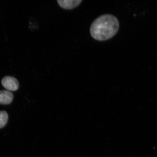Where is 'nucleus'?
<instances>
[{
	"label": "nucleus",
	"mask_w": 157,
	"mask_h": 157,
	"mask_svg": "<svg viewBox=\"0 0 157 157\" xmlns=\"http://www.w3.org/2000/svg\"><path fill=\"white\" fill-rule=\"evenodd\" d=\"M82 0H58L59 5L62 8L65 9H72L79 5L82 2Z\"/></svg>",
	"instance_id": "nucleus-3"
},
{
	"label": "nucleus",
	"mask_w": 157,
	"mask_h": 157,
	"mask_svg": "<svg viewBox=\"0 0 157 157\" xmlns=\"http://www.w3.org/2000/svg\"><path fill=\"white\" fill-rule=\"evenodd\" d=\"M8 115L5 111H0V128L4 127L8 121Z\"/></svg>",
	"instance_id": "nucleus-5"
},
{
	"label": "nucleus",
	"mask_w": 157,
	"mask_h": 157,
	"mask_svg": "<svg viewBox=\"0 0 157 157\" xmlns=\"http://www.w3.org/2000/svg\"><path fill=\"white\" fill-rule=\"evenodd\" d=\"M13 94L8 90L0 91V104L6 105L11 103L13 99Z\"/></svg>",
	"instance_id": "nucleus-4"
},
{
	"label": "nucleus",
	"mask_w": 157,
	"mask_h": 157,
	"mask_svg": "<svg viewBox=\"0 0 157 157\" xmlns=\"http://www.w3.org/2000/svg\"><path fill=\"white\" fill-rule=\"evenodd\" d=\"M119 28V23L116 17L111 14L103 15L92 23L90 34L96 40H106L114 36Z\"/></svg>",
	"instance_id": "nucleus-1"
},
{
	"label": "nucleus",
	"mask_w": 157,
	"mask_h": 157,
	"mask_svg": "<svg viewBox=\"0 0 157 157\" xmlns=\"http://www.w3.org/2000/svg\"><path fill=\"white\" fill-rule=\"evenodd\" d=\"M3 87L8 91H15L18 89L19 84L15 78L10 76H6L2 80Z\"/></svg>",
	"instance_id": "nucleus-2"
}]
</instances>
